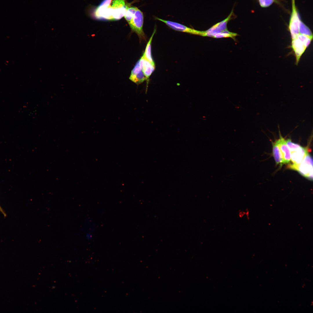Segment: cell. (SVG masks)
I'll return each instance as SVG.
<instances>
[{
	"label": "cell",
	"mask_w": 313,
	"mask_h": 313,
	"mask_svg": "<svg viewBox=\"0 0 313 313\" xmlns=\"http://www.w3.org/2000/svg\"><path fill=\"white\" fill-rule=\"evenodd\" d=\"M143 13L137 8L132 20L129 24L132 30L136 33L140 39L141 40L145 39L143 30Z\"/></svg>",
	"instance_id": "1"
},
{
	"label": "cell",
	"mask_w": 313,
	"mask_h": 313,
	"mask_svg": "<svg viewBox=\"0 0 313 313\" xmlns=\"http://www.w3.org/2000/svg\"><path fill=\"white\" fill-rule=\"evenodd\" d=\"M295 170L306 178L313 179V159L309 153L305 156Z\"/></svg>",
	"instance_id": "2"
},
{
	"label": "cell",
	"mask_w": 313,
	"mask_h": 313,
	"mask_svg": "<svg viewBox=\"0 0 313 313\" xmlns=\"http://www.w3.org/2000/svg\"><path fill=\"white\" fill-rule=\"evenodd\" d=\"M154 19L164 23L169 27L175 30L201 36L202 35L203 31L196 30L179 23L163 19L157 17H155Z\"/></svg>",
	"instance_id": "3"
},
{
	"label": "cell",
	"mask_w": 313,
	"mask_h": 313,
	"mask_svg": "<svg viewBox=\"0 0 313 313\" xmlns=\"http://www.w3.org/2000/svg\"><path fill=\"white\" fill-rule=\"evenodd\" d=\"M291 161L292 163L288 167L290 169L295 170L302 162L305 156L308 153L307 149L300 146L299 148L290 151Z\"/></svg>",
	"instance_id": "4"
},
{
	"label": "cell",
	"mask_w": 313,
	"mask_h": 313,
	"mask_svg": "<svg viewBox=\"0 0 313 313\" xmlns=\"http://www.w3.org/2000/svg\"><path fill=\"white\" fill-rule=\"evenodd\" d=\"M128 6L125 0H113L111 7L113 9V21L118 20L124 16Z\"/></svg>",
	"instance_id": "5"
},
{
	"label": "cell",
	"mask_w": 313,
	"mask_h": 313,
	"mask_svg": "<svg viewBox=\"0 0 313 313\" xmlns=\"http://www.w3.org/2000/svg\"><path fill=\"white\" fill-rule=\"evenodd\" d=\"M113 9L110 6H99L94 12L95 17L99 20L113 21Z\"/></svg>",
	"instance_id": "6"
},
{
	"label": "cell",
	"mask_w": 313,
	"mask_h": 313,
	"mask_svg": "<svg viewBox=\"0 0 313 313\" xmlns=\"http://www.w3.org/2000/svg\"><path fill=\"white\" fill-rule=\"evenodd\" d=\"M129 79L137 84L141 83L146 80L139 65V61L132 70Z\"/></svg>",
	"instance_id": "7"
},
{
	"label": "cell",
	"mask_w": 313,
	"mask_h": 313,
	"mask_svg": "<svg viewBox=\"0 0 313 313\" xmlns=\"http://www.w3.org/2000/svg\"><path fill=\"white\" fill-rule=\"evenodd\" d=\"M279 138L277 141L282 154L283 164L289 163L291 161V153L287 144L286 140L282 136L279 131Z\"/></svg>",
	"instance_id": "8"
},
{
	"label": "cell",
	"mask_w": 313,
	"mask_h": 313,
	"mask_svg": "<svg viewBox=\"0 0 313 313\" xmlns=\"http://www.w3.org/2000/svg\"><path fill=\"white\" fill-rule=\"evenodd\" d=\"M292 47L296 57V63L297 64L301 56L307 47L297 37L292 39Z\"/></svg>",
	"instance_id": "9"
},
{
	"label": "cell",
	"mask_w": 313,
	"mask_h": 313,
	"mask_svg": "<svg viewBox=\"0 0 313 313\" xmlns=\"http://www.w3.org/2000/svg\"><path fill=\"white\" fill-rule=\"evenodd\" d=\"M139 61L140 66L146 78V80H148L154 71L155 68V65L144 59L142 57Z\"/></svg>",
	"instance_id": "10"
},
{
	"label": "cell",
	"mask_w": 313,
	"mask_h": 313,
	"mask_svg": "<svg viewBox=\"0 0 313 313\" xmlns=\"http://www.w3.org/2000/svg\"><path fill=\"white\" fill-rule=\"evenodd\" d=\"M273 154L276 165L283 164V159L282 154L280 150L277 140L272 142Z\"/></svg>",
	"instance_id": "11"
},
{
	"label": "cell",
	"mask_w": 313,
	"mask_h": 313,
	"mask_svg": "<svg viewBox=\"0 0 313 313\" xmlns=\"http://www.w3.org/2000/svg\"><path fill=\"white\" fill-rule=\"evenodd\" d=\"M156 32L155 29L150 39L146 46L145 51L142 57L151 63L155 65V63L152 59L151 53V43L154 35Z\"/></svg>",
	"instance_id": "12"
},
{
	"label": "cell",
	"mask_w": 313,
	"mask_h": 313,
	"mask_svg": "<svg viewBox=\"0 0 313 313\" xmlns=\"http://www.w3.org/2000/svg\"><path fill=\"white\" fill-rule=\"evenodd\" d=\"M233 10H232L231 12L225 19L223 20L218 23L214 25L215 28L219 32L224 30H227V24L229 21L232 18L233 16Z\"/></svg>",
	"instance_id": "13"
},
{
	"label": "cell",
	"mask_w": 313,
	"mask_h": 313,
	"mask_svg": "<svg viewBox=\"0 0 313 313\" xmlns=\"http://www.w3.org/2000/svg\"><path fill=\"white\" fill-rule=\"evenodd\" d=\"M137 8L133 6H128L127 8L124 17L128 24L132 20Z\"/></svg>",
	"instance_id": "14"
},
{
	"label": "cell",
	"mask_w": 313,
	"mask_h": 313,
	"mask_svg": "<svg viewBox=\"0 0 313 313\" xmlns=\"http://www.w3.org/2000/svg\"><path fill=\"white\" fill-rule=\"evenodd\" d=\"M237 35V33L230 32L227 30L216 34L213 37L216 38L230 37L234 39Z\"/></svg>",
	"instance_id": "15"
},
{
	"label": "cell",
	"mask_w": 313,
	"mask_h": 313,
	"mask_svg": "<svg viewBox=\"0 0 313 313\" xmlns=\"http://www.w3.org/2000/svg\"><path fill=\"white\" fill-rule=\"evenodd\" d=\"M299 34L310 36H313L310 29L301 20L299 24Z\"/></svg>",
	"instance_id": "16"
},
{
	"label": "cell",
	"mask_w": 313,
	"mask_h": 313,
	"mask_svg": "<svg viewBox=\"0 0 313 313\" xmlns=\"http://www.w3.org/2000/svg\"><path fill=\"white\" fill-rule=\"evenodd\" d=\"M275 0H258L260 6L262 8L270 6L273 3Z\"/></svg>",
	"instance_id": "17"
},
{
	"label": "cell",
	"mask_w": 313,
	"mask_h": 313,
	"mask_svg": "<svg viewBox=\"0 0 313 313\" xmlns=\"http://www.w3.org/2000/svg\"><path fill=\"white\" fill-rule=\"evenodd\" d=\"M112 0H103L99 4L100 6H108L110 5Z\"/></svg>",
	"instance_id": "18"
},
{
	"label": "cell",
	"mask_w": 313,
	"mask_h": 313,
	"mask_svg": "<svg viewBox=\"0 0 313 313\" xmlns=\"http://www.w3.org/2000/svg\"><path fill=\"white\" fill-rule=\"evenodd\" d=\"M86 238L88 239H90L92 238V235L89 233L87 234L86 235Z\"/></svg>",
	"instance_id": "19"
}]
</instances>
